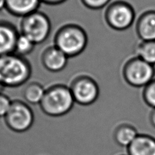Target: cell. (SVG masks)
<instances>
[{"mask_svg":"<svg viewBox=\"0 0 155 155\" xmlns=\"http://www.w3.org/2000/svg\"><path fill=\"white\" fill-rule=\"evenodd\" d=\"M35 44L29 38H27L23 34H20L16 41L15 48V53L21 56L25 57L31 53L35 48Z\"/></svg>","mask_w":155,"mask_h":155,"instance_id":"obj_17","label":"cell"},{"mask_svg":"<svg viewBox=\"0 0 155 155\" xmlns=\"http://www.w3.org/2000/svg\"><path fill=\"white\" fill-rule=\"evenodd\" d=\"M135 57L155 65V41H140L135 49Z\"/></svg>","mask_w":155,"mask_h":155,"instance_id":"obj_16","label":"cell"},{"mask_svg":"<svg viewBox=\"0 0 155 155\" xmlns=\"http://www.w3.org/2000/svg\"><path fill=\"white\" fill-rule=\"evenodd\" d=\"M127 150L129 155H155V139L147 135H138Z\"/></svg>","mask_w":155,"mask_h":155,"instance_id":"obj_13","label":"cell"},{"mask_svg":"<svg viewBox=\"0 0 155 155\" xmlns=\"http://www.w3.org/2000/svg\"><path fill=\"white\" fill-rule=\"evenodd\" d=\"M69 87L75 103L81 106H89L95 103L100 93L96 80L85 74L74 78Z\"/></svg>","mask_w":155,"mask_h":155,"instance_id":"obj_7","label":"cell"},{"mask_svg":"<svg viewBox=\"0 0 155 155\" xmlns=\"http://www.w3.org/2000/svg\"><path fill=\"white\" fill-rule=\"evenodd\" d=\"M106 24L116 31L129 29L134 23L135 12L129 2L123 0L114 1L107 5L104 14Z\"/></svg>","mask_w":155,"mask_h":155,"instance_id":"obj_6","label":"cell"},{"mask_svg":"<svg viewBox=\"0 0 155 155\" xmlns=\"http://www.w3.org/2000/svg\"><path fill=\"white\" fill-rule=\"evenodd\" d=\"M41 0H5V9L11 15L23 18L38 10Z\"/></svg>","mask_w":155,"mask_h":155,"instance_id":"obj_12","label":"cell"},{"mask_svg":"<svg viewBox=\"0 0 155 155\" xmlns=\"http://www.w3.org/2000/svg\"><path fill=\"white\" fill-rule=\"evenodd\" d=\"M142 97L147 106L155 109V78L143 88Z\"/></svg>","mask_w":155,"mask_h":155,"instance_id":"obj_18","label":"cell"},{"mask_svg":"<svg viewBox=\"0 0 155 155\" xmlns=\"http://www.w3.org/2000/svg\"><path fill=\"white\" fill-rule=\"evenodd\" d=\"M54 45L70 57L78 56L84 52L88 44V35L79 25L66 24L57 30Z\"/></svg>","mask_w":155,"mask_h":155,"instance_id":"obj_3","label":"cell"},{"mask_svg":"<svg viewBox=\"0 0 155 155\" xmlns=\"http://www.w3.org/2000/svg\"><path fill=\"white\" fill-rule=\"evenodd\" d=\"M12 103V100L9 97L3 92L0 93V118H5L10 109Z\"/></svg>","mask_w":155,"mask_h":155,"instance_id":"obj_20","label":"cell"},{"mask_svg":"<svg viewBox=\"0 0 155 155\" xmlns=\"http://www.w3.org/2000/svg\"><path fill=\"white\" fill-rule=\"evenodd\" d=\"M137 136L136 129L127 124L117 127L114 133V140L116 143L125 148H128Z\"/></svg>","mask_w":155,"mask_h":155,"instance_id":"obj_15","label":"cell"},{"mask_svg":"<svg viewBox=\"0 0 155 155\" xmlns=\"http://www.w3.org/2000/svg\"><path fill=\"white\" fill-rule=\"evenodd\" d=\"M150 121L153 125L155 127V109H153V112L151 113L150 115Z\"/></svg>","mask_w":155,"mask_h":155,"instance_id":"obj_22","label":"cell"},{"mask_svg":"<svg viewBox=\"0 0 155 155\" xmlns=\"http://www.w3.org/2000/svg\"><path fill=\"white\" fill-rule=\"evenodd\" d=\"M123 77L129 85L135 88H144L155 76L154 66L137 57L127 60L122 70Z\"/></svg>","mask_w":155,"mask_h":155,"instance_id":"obj_4","label":"cell"},{"mask_svg":"<svg viewBox=\"0 0 155 155\" xmlns=\"http://www.w3.org/2000/svg\"><path fill=\"white\" fill-rule=\"evenodd\" d=\"M67 0H41V3L46 4L47 5H56L61 4L65 2Z\"/></svg>","mask_w":155,"mask_h":155,"instance_id":"obj_21","label":"cell"},{"mask_svg":"<svg viewBox=\"0 0 155 155\" xmlns=\"http://www.w3.org/2000/svg\"><path fill=\"white\" fill-rule=\"evenodd\" d=\"M31 65L25 57L10 53L0 56V81L4 87L16 88L28 81Z\"/></svg>","mask_w":155,"mask_h":155,"instance_id":"obj_1","label":"cell"},{"mask_svg":"<svg viewBox=\"0 0 155 155\" xmlns=\"http://www.w3.org/2000/svg\"><path fill=\"white\" fill-rule=\"evenodd\" d=\"M20 32L10 23L0 21V56L13 53Z\"/></svg>","mask_w":155,"mask_h":155,"instance_id":"obj_11","label":"cell"},{"mask_svg":"<svg viewBox=\"0 0 155 155\" xmlns=\"http://www.w3.org/2000/svg\"><path fill=\"white\" fill-rule=\"evenodd\" d=\"M51 27L48 16L38 10L21 18L20 34L29 38L37 45L47 40Z\"/></svg>","mask_w":155,"mask_h":155,"instance_id":"obj_5","label":"cell"},{"mask_svg":"<svg viewBox=\"0 0 155 155\" xmlns=\"http://www.w3.org/2000/svg\"><path fill=\"white\" fill-rule=\"evenodd\" d=\"M136 34L141 41H155V10L141 14L135 25Z\"/></svg>","mask_w":155,"mask_h":155,"instance_id":"obj_10","label":"cell"},{"mask_svg":"<svg viewBox=\"0 0 155 155\" xmlns=\"http://www.w3.org/2000/svg\"><path fill=\"white\" fill-rule=\"evenodd\" d=\"M75 104L69 86L57 84L46 88L39 106L44 114L59 118L68 114Z\"/></svg>","mask_w":155,"mask_h":155,"instance_id":"obj_2","label":"cell"},{"mask_svg":"<svg viewBox=\"0 0 155 155\" xmlns=\"http://www.w3.org/2000/svg\"><path fill=\"white\" fill-rule=\"evenodd\" d=\"M46 88L40 82H32L26 86L23 92V98L27 104L40 105Z\"/></svg>","mask_w":155,"mask_h":155,"instance_id":"obj_14","label":"cell"},{"mask_svg":"<svg viewBox=\"0 0 155 155\" xmlns=\"http://www.w3.org/2000/svg\"><path fill=\"white\" fill-rule=\"evenodd\" d=\"M35 116L28 104L18 99L13 100L12 106L5 116V123L10 129L16 132L28 131L34 125Z\"/></svg>","mask_w":155,"mask_h":155,"instance_id":"obj_8","label":"cell"},{"mask_svg":"<svg viewBox=\"0 0 155 155\" xmlns=\"http://www.w3.org/2000/svg\"><path fill=\"white\" fill-rule=\"evenodd\" d=\"M4 86L2 84V83L1 82V81H0V93H2L3 91H4Z\"/></svg>","mask_w":155,"mask_h":155,"instance_id":"obj_24","label":"cell"},{"mask_svg":"<svg viewBox=\"0 0 155 155\" xmlns=\"http://www.w3.org/2000/svg\"><path fill=\"white\" fill-rule=\"evenodd\" d=\"M86 8L91 10H100L107 7L111 0H80Z\"/></svg>","mask_w":155,"mask_h":155,"instance_id":"obj_19","label":"cell"},{"mask_svg":"<svg viewBox=\"0 0 155 155\" xmlns=\"http://www.w3.org/2000/svg\"><path fill=\"white\" fill-rule=\"evenodd\" d=\"M69 57L56 46H51L44 49L41 56L43 67L52 73L60 72L68 65Z\"/></svg>","mask_w":155,"mask_h":155,"instance_id":"obj_9","label":"cell"},{"mask_svg":"<svg viewBox=\"0 0 155 155\" xmlns=\"http://www.w3.org/2000/svg\"><path fill=\"white\" fill-rule=\"evenodd\" d=\"M5 8V0H0V11Z\"/></svg>","mask_w":155,"mask_h":155,"instance_id":"obj_23","label":"cell"}]
</instances>
